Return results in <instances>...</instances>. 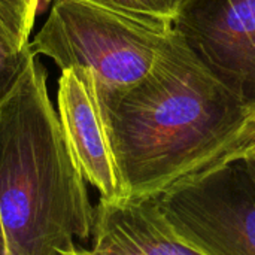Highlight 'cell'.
Instances as JSON below:
<instances>
[{"mask_svg":"<svg viewBox=\"0 0 255 255\" xmlns=\"http://www.w3.org/2000/svg\"><path fill=\"white\" fill-rule=\"evenodd\" d=\"M97 97L126 196L161 194L255 143V114L175 30L140 81Z\"/></svg>","mask_w":255,"mask_h":255,"instance_id":"1","label":"cell"},{"mask_svg":"<svg viewBox=\"0 0 255 255\" xmlns=\"http://www.w3.org/2000/svg\"><path fill=\"white\" fill-rule=\"evenodd\" d=\"M0 215L7 255L90 254L94 208L36 55L0 105Z\"/></svg>","mask_w":255,"mask_h":255,"instance_id":"2","label":"cell"},{"mask_svg":"<svg viewBox=\"0 0 255 255\" xmlns=\"http://www.w3.org/2000/svg\"><path fill=\"white\" fill-rule=\"evenodd\" d=\"M30 51L61 69L88 70L99 93H114L140 81L173 33L169 19L134 13L91 0H51Z\"/></svg>","mask_w":255,"mask_h":255,"instance_id":"3","label":"cell"},{"mask_svg":"<svg viewBox=\"0 0 255 255\" xmlns=\"http://www.w3.org/2000/svg\"><path fill=\"white\" fill-rule=\"evenodd\" d=\"M160 200L202 255H255V178L245 155L166 190Z\"/></svg>","mask_w":255,"mask_h":255,"instance_id":"4","label":"cell"},{"mask_svg":"<svg viewBox=\"0 0 255 255\" xmlns=\"http://www.w3.org/2000/svg\"><path fill=\"white\" fill-rule=\"evenodd\" d=\"M172 24L199 61L255 114V0H190Z\"/></svg>","mask_w":255,"mask_h":255,"instance_id":"5","label":"cell"},{"mask_svg":"<svg viewBox=\"0 0 255 255\" xmlns=\"http://www.w3.org/2000/svg\"><path fill=\"white\" fill-rule=\"evenodd\" d=\"M57 100L64 134L85 181L97 188L100 199L124 197L93 75L81 67L61 70Z\"/></svg>","mask_w":255,"mask_h":255,"instance_id":"6","label":"cell"},{"mask_svg":"<svg viewBox=\"0 0 255 255\" xmlns=\"http://www.w3.org/2000/svg\"><path fill=\"white\" fill-rule=\"evenodd\" d=\"M91 244L90 254L202 255L170 223L160 194L100 199Z\"/></svg>","mask_w":255,"mask_h":255,"instance_id":"7","label":"cell"},{"mask_svg":"<svg viewBox=\"0 0 255 255\" xmlns=\"http://www.w3.org/2000/svg\"><path fill=\"white\" fill-rule=\"evenodd\" d=\"M28 43L19 42L0 22V105L16 88L34 57Z\"/></svg>","mask_w":255,"mask_h":255,"instance_id":"8","label":"cell"},{"mask_svg":"<svg viewBox=\"0 0 255 255\" xmlns=\"http://www.w3.org/2000/svg\"><path fill=\"white\" fill-rule=\"evenodd\" d=\"M36 15L24 0H0V22L22 43H28Z\"/></svg>","mask_w":255,"mask_h":255,"instance_id":"9","label":"cell"},{"mask_svg":"<svg viewBox=\"0 0 255 255\" xmlns=\"http://www.w3.org/2000/svg\"><path fill=\"white\" fill-rule=\"evenodd\" d=\"M190 0H126L128 12L173 21Z\"/></svg>","mask_w":255,"mask_h":255,"instance_id":"10","label":"cell"},{"mask_svg":"<svg viewBox=\"0 0 255 255\" xmlns=\"http://www.w3.org/2000/svg\"><path fill=\"white\" fill-rule=\"evenodd\" d=\"M51 0H43V3H49ZM91 1H96V3H100V4H106V6H111V7H117V9H123V10H127L126 9V0H91Z\"/></svg>","mask_w":255,"mask_h":255,"instance_id":"11","label":"cell"},{"mask_svg":"<svg viewBox=\"0 0 255 255\" xmlns=\"http://www.w3.org/2000/svg\"><path fill=\"white\" fill-rule=\"evenodd\" d=\"M0 255H7L6 239H4V230H3V223H1V215H0Z\"/></svg>","mask_w":255,"mask_h":255,"instance_id":"12","label":"cell"},{"mask_svg":"<svg viewBox=\"0 0 255 255\" xmlns=\"http://www.w3.org/2000/svg\"><path fill=\"white\" fill-rule=\"evenodd\" d=\"M245 157H247L248 166H250V169H251V172H253V175H254L255 178V155L254 154H251V152H247Z\"/></svg>","mask_w":255,"mask_h":255,"instance_id":"13","label":"cell"},{"mask_svg":"<svg viewBox=\"0 0 255 255\" xmlns=\"http://www.w3.org/2000/svg\"><path fill=\"white\" fill-rule=\"evenodd\" d=\"M34 12H37L39 10V6H40V3H43V0H24Z\"/></svg>","mask_w":255,"mask_h":255,"instance_id":"14","label":"cell"},{"mask_svg":"<svg viewBox=\"0 0 255 255\" xmlns=\"http://www.w3.org/2000/svg\"><path fill=\"white\" fill-rule=\"evenodd\" d=\"M248 152H251V154H254V155H255V143L253 145V148H251V149H250Z\"/></svg>","mask_w":255,"mask_h":255,"instance_id":"15","label":"cell"}]
</instances>
